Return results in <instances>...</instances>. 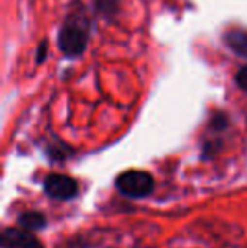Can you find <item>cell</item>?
<instances>
[{"mask_svg":"<svg viewBox=\"0 0 247 248\" xmlns=\"http://www.w3.org/2000/svg\"><path fill=\"white\" fill-rule=\"evenodd\" d=\"M92 36V17L82 0H73L63 17L56 32L58 49L68 59L83 56Z\"/></svg>","mask_w":247,"mask_h":248,"instance_id":"cell-1","label":"cell"},{"mask_svg":"<svg viewBox=\"0 0 247 248\" xmlns=\"http://www.w3.org/2000/svg\"><path fill=\"white\" fill-rule=\"evenodd\" d=\"M115 186L129 198H144L154 191V177L146 170H125L117 177Z\"/></svg>","mask_w":247,"mask_h":248,"instance_id":"cell-2","label":"cell"},{"mask_svg":"<svg viewBox=\"0 0 247 248\" xmlns=\"http://www.w3.org/2000/svg\"><path fill=\"white\" fill-rule=\"evenodd\" d=\"M44 193L60 201L73 199L78 194V183L66 174H49L44 179Z\"/></svg>","mask_w":247,"mask_h":248,"instance_id":"cell-3","label":"cell"},{"mask_svg":"<svg viewBox=\"0 0 247 248\" xmlns=\"http://www.w3.org/2000/svg\"><path fill=\"white\" fill-rule=\"evenodd\" d=\"M2 248H44L33 232L5 228L2 233Z\"/></svg>","mask_w":247,"mask_h":248,"instance_id":"cell-4","label":"cell"},{"mask_svg":"<svg viewBox=\"0 0 247 248\" xmlns=\"http://www.w3.org/2000/svg\"><path fill=\"white\" fill-rule=\"evenodd\" d=\"M222 41L234 54L247 59V31L239 29V27L227 29L222 36Z\"/></svg>","mask_w":247,"mask_h":248,"instance_id":"cell-5","label":"cell"},{"mask_svg":"<svg viewBox=\"0 0 247 248\" xmlns=\"http://www.w3.org/2000/svg\"><path fill=\"white\" fill-rule=\"evenodd\" d=\"M19 225L27 232H36L46 226V216L39 211H27L19 216Z\"/></svg>","mask_w":247,"mask_h":248,"instance_id":"cell-6","label":"cell"},{"mask_svg":"<svg viewBox=\"0 0 247 248\" xmlns=\"http://www.w3.org/2000/svg\"><path fill=\"white\" fill-rule=\"evenodd\" d=\"M93 12L97 16L110 19L114 14L119 12V0H95V10Z\"/></svg>","mask_w":247,"mask_h":248,"instance_id":"cell-7","label":"cell"},{"mask_svg":"<svg viewBox=\"0 0 247 248\" xmlns=\"http://www.w3.org/2000/svg\"><path fill=\"white\" fill-rule=\"evenodd\" d=\"M234 79H235V85L239 86V90L247 95V64L242 66V68H239V71L235 73Z\"/></svg>","mask_w":247,"mask_h":248,"instance_id":"cell-8","label":"cell"},{"mask_svg":"<svg viewBox=\"0 0 247 248\" xmlns=\"http://www.w3.org/2000/svg\"><path fill=\"white\" fill-rule=\"evenodd\" d=\"M46 49H48V41L44 39L43 43L39 44V47H37L36 64H41V62H44V59H46Z\"/></svg>","mask_w":247,"mask_h":248,"instance_id":"cell-9","label":"cell"}]
</instances>
